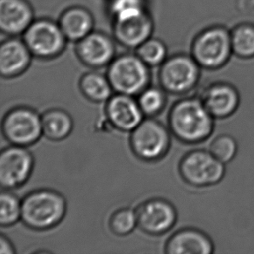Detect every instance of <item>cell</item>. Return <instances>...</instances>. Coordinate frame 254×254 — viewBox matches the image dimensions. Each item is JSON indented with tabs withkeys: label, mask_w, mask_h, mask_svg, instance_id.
<instances>
[{
	"label": "cell",
	"mask_w": 254,
	"mask_h": 254,
	"mask_svg": "<svg viewBox=\"0 0 254 254\" xmlns=\"http://www.w3.org/2000/svg\"><path fill=\"white\" fill-rule=\"evenodd\" d=\"M34 18L26 0H0V29L4 34H24Z\"/></svg>",
	"instance_id": "cell-18"
},
{
	"label": "cell",
	"mask_w": 254,
	"mask_h": 254,
	"mask_svg": "<svg viewBox=\"0 0 254 254\" xmlns=\"http://www.w3.org/2000/svg\"><path fill=\"white\" fill-rule=\"evenodd\" d=\"M110 10L115 20L134 17L147 10L144 0H111Z\"/></svg>",
	"instance_id": "cell-28"
},
{
	"label": "cell",
	"mask_w": 254,
	"mask_h": 254,
	"mask_svg": "<svg viewBox=\"0 0 254 254\" xmlns=\"http://www.w3.org/2000/svg\"><path fill=\"white\" fill-rule=\"evenodd\" d=\"M23 35L32 56L39 59H55L65 48L67 38L59 24L52 20L33 21Z\"/></svg>",
	"instance_id": "cell-9"
},
{
	"label": "cell",
	"mask_w": 254,
	"mask_h": 254,
	"mask_svg": "<svg viewBox=\"0 0 254 254\" xmlns=\"http://www.w3.org/2000/svg\"><path fill=\"white\" fill-rule=\"evenodd\" d=\"M113 30L114 36L120 45L127 48L137 49L151 38L154 23L146 10L134 17L115 20Z\"/></svg>",
	"instance_id": "cell-15"
},
{
	"label": "cell",
	"mask_w": 254,
	"mask_h": 254,
	"mask_svg": "<svg viewBox=\"0 0 254 254\" xmlns=\"http://www.w3.org/2000/svg\"><path fill=\"white\" fill-rule=\"evenodd\" d=\"M230 30L234 55L245 60L254 59V24L240 23Z\"/></svg>",
	"instance_id": "cell-22"
},
{
	"label": "cell",
	"mask_w": 254,
	"mask_h": 254,
	"mask_svg": "<svg viewBox=\"0 0 254 254\" xmlns=\"http://www.w3.org/2000/svg\"><path fill=\"white\" fill-rule=\"evenodd\" d=\"M43 136L50 141H60L69 137L74 127L69 113L59 108L45 110L41 115Z\"/></svg>",
	"instance_id": "cell-20"
},
{
	"label": "cell",
	"mask_w": 254,
	"mask_h": 254,
	"mask_svg": "<svg viewBox=\"0 0 254 254\" xmlns=\"http://www.w3.org/2000/svg\"><path fill=\"white\" fill-rule=\"evenodd\" d=\"M199 97L215 119H226L233 116L241 103L237 88L223 81L210 83L203 89Z\"/></svg>",
	"instance_id": "cell-13"
},
{
	"label": "cell",
	"mask_w": 254,
	"mask_h": 254,
	"mask_svg": "<svg viewBox=\"0 0 254 254\" xmlns=\"http://www.w3.org/2000/svg\"><path fill=\"white\" fill-rule=\"evenodd\" d=\"M201 69L192 55L172 56L160 66L159 83L170 95L189 94L199 84Z\"/></svg>",
	"instance_id": "cell-7"
},
{
	"label": "cell",
	"mask_w": 254,
	"mask_h": 254,
	"mask_svg": "<svg viewBox=\"0 0 254 254\" xmlns=\"http://www.w3.org/2000/svg\"><path fill=\"white\" fill-rule=\"evenodd\" d=\"M15 247L10 239L4 234L0 235V254H15Z\"/></svg>",
	"instance_id": "cell-29"
},
{
	"label": "cell",
	"mask_w": 254,
	"mask_h": 254,
	"mask_svg": "<svg viewBox=\"0 0 254 254\" xmlns=\"http://www.w3.org/2000/svg\"><path fill=\"white\" fill-rule=\"evenodd\" d=\"M0 225L10 227L21 220L22 199H19L11 190L3 189L0 196Z\"/></svg>",
	"instance_id": "cell-24"
},
{
	"label": "cell",
	"mask_w": 254,
	"mask_h": 254,
	"mask_svg": "<svg viewBox=\"0 0 254 254\" xmlns=\"http://www.w3.org/2000/svg\"><path fill=\"white\" fill-rule=\"evenodd\" d=\"M214 249L212 239L206 233L192 227L175 232L164 247L168 254H212Z\"/></svg>",
	"instance_id": "cell-16"
},
{
	"label": "cell",
	"mask_w": 254,
	"mask_h": 254,
	"mask_svg": "<svg viewBox=\"0 0 254 254\" xmlns=\"http://www.w3.org/2000/svg\"><path fill=\"white\" fill-rule=\"evenodd\" d=\"M1 129L10 145L28 148L43 136L41 115L31 107H14L3 116Z\"/></svg>",
	"instance_id": "cell-8"
},
{
	"label": "cell",
	"mask_w": 254,
	"mask_h": 254,
	"mask_svg": "<svg viewBox=\"0 0 254 254\" xmlns=\"http://www.w3.org/2000/svg\"><path fill=\"white\" fill-rule=\"evenodd\" d=\"M77 58L83 64L92 69H101L110 64L116 54L113 40L102 32H90L77 42Z\"/></svg>",
	"instance_id": "cell-14"
},
{
	"label": "cell",
	"mask_w": 254,
	"mask_h": 254,
	"mask_svg": "<svg viewBox=\"0 0 254 254\" xmlns=\"http://www.w3.org/2000/svg\"><path fill=\"white\" fill-rule=\"evenodd\" d=\"M162 87L148 86L137 96V102L142 113L146 117H155L165 109L168 97Z\"/></svg>",
	"instance_id": "cell-23"
},
{
	"label": "cell",
	"mask_w": 254,
	"mask_h": 254,
	"mask_svg": "<svg viewBox=\"0 0 254 254\" xmlns=\"http://www.w3.org/2000/svg\"><path fill=\"white\" fill-rule=\"evenodd\" d=\"M104 112L112 127L122 132H131L144 119L134 96L116 93L105 103Z\"/></svg>",
	"instance_id": "cell-12"
},
{
	"label": "cell",
	"mask_w": 254,
	"mask_h": 254,
	"mask_svg": "<svg viewBox=\"0 0 254 254\" xmlns=\"http://www.w3.org/2000/svg\"><path fill=\"white\" fill-rule=\"evenodd\" d=\"M34 156L25 147L10 145L0 153V185L2 189H19L29 181L34 169Z\"/></svg>",
	"instance_id": "cell-10"
},
{
	"label": "cell",
	"mask_w": 254,
	"mask_h": 254,
	"mask_svg": "<svg viewBox=\"0 0 254 254\" xmlns=\"http://www.w3.org/2000/svg\"><path fill=\"white\" fill-rule=\"evenodd\" d=\"M130 133L131 151L142 162H159L169 153L171 132L168 126L154 117L144 118Z\"/></svg>",
	"instance_id": "cell-4"
},
{
	"label": "cell",
	"mask_w": 254,
	"mask_h": 254,
	"mask_svg": "<svg viewBox=\"0 0 254 254\" xmlns=\"http://www.w3.org/2000/svg\"><path fill=\"white\" fill-rule=\"evenodd\" d=\"M109 227L112 234L117 236H126L138 227L136 210L124 207L115 211L109 220Z\"/></svg>",
	"instance_id": "cell-25"
},
{
	"label": "cell",
	"mask_w": 254,
	"mask_h": 254,
	"mask_svg": "<svg viewBox=\"0 0 254 254\" xmlns=\"http://www.w3.org/2000/svg\"><path fill=\"white\" fill-rule=\"evenodd\" d=\"M226 165L209 149H194L181 159L178 171L188 185L201 189L220 183L226 175Z\"/></svg>",
	"instance_id": "cell-6"
},
{
	"label": "cell",
	"mask_w": 254,
	"mask_h": 254,
	"mask_svg": "<svg viewBox=\"0 0 254 254\" xmlns=\"http://www.w3.org/2000/svg\"><path fill=\"white\" fill-rule=\"evenodd\" d=\"M66 212L64 196L53 189H37L22 199L21 221L31 230H51L62 222Z\"/></svg>",
	"instance_id": "cell-2"
},
{
	"label": "cell",
	"mask_w": 254,
	"mask_h": 254,
	"mask_svg": "<svg viewBox=\"0 0 254 254\" xmlns=\"http://www.w3.org/2000/svg\"><path fill=\"white\" fill-rule=\"evenodd\" d=\"M32 54L24 40L9 38L0 45V74L10 79L24 74L31 65Z\"/></svg>",
	"instance_id": "cell-17"
},
{
	"label": "cell",
	"mask_w": 254,
	"mask_h": 254,
	"mask_svg": "<svg viewBox=\"0 0 254 254\" xmlns=\"http://www.w3.org/2000/svg\"><path fill=\"white\" fill-rule=\"evenodd\" d=\"M191 55L202 69H221L234 55L230 29L213 24L199 31L192 40Z\"/></svg>",
	"instance_id": "cell-3"
},
{
	"label": "cell",
	"mask_w": 254,
	"mask_h": 254,
	"mask_svg": "<svg viewBox=\"0 0 254 254\" xmlns=\"http://www.w3.org/2000/svg\"><path fill=\"white\" fill-rule=\"evenodd\" d=\"M149 68L137 54H124L110 63L106 75L114 92L136 96L150 85Z\"/></svg>",
	"instance_id": "cell-5"
},
{
	"label": "cell",
	"mask_w": 254,
	"mask_h": 254,
	"mask_svg": "<svg viewBox=\"0 0 254 254\" xmlns=\"http://www.w3.org/2000/svg\"><path fill=\"white\" fill-rule=\"evenodd\" d=\"M138 227L145 234L160 236L169 233L177 221L175 206L162 198L145 200L136 209Z\"/></svg>",
	"instance_id": "cell-11"
},
{
	"label": "cell",
	"mask_w": 254,
	"mask_h": 254,
	"mask_svg": "<svg viewBox=\"0 0 254 254\" xmlns=\"http://www.w3.org/2000/svg\"><path fill=\"white\" fill-rule=\"evenodd\" d=\"M59 24L67 39L78 42L92 32L94 19L89 10L75 6L63 12Z\"/></svg>",
	"instance_id": "cell-19"
},
{
	"label": "cell",
	"mask_w": 254,
	"mask_h": 254,
	"mask_svg": "<svg viewBox=\"0 0 254 254\" xmlns=\"http://www.w3.org/2000/svg\"><path fill=\"white\" fill-rule=\"evenodd\" d=\"M208 149L220 162L227 164L236 157L237 141L230 134H220L213 139Z\"/></svg>",
	"instance_id": "cell-27"
},
{
	"label": "cell",
	"mask_w": 254,
	"mask_h": 254,
	"mask_svg": "<svg viewBox=\"0 0 254 254\" xmlns=\"http://www.w3.org/2000/svg\"><path fill=\"white\" fill-rule=\"evenodd\" d=\"M136 54L149 67H157L168 59V49L160 39L149 38L136 49Z\"/></svg>",
	"instance_id": "cell-26"
},
{
	"label": "cell",
	"mask_w": 254,
	"mask_h": 254,
	"mask_svg": "<svg viewBox=\"0 0 254 254\" xmlns=\"http://www.w3.org/2000/svg\"><path fill=\"white\" fill-rule=\"evenodd\" d=\"M79 89L86 99L94 103H106L114 93L107 75L96 71L83 74L80 78Z\"/></svg>",
	"instance_id": "cell-21"
},
{
	"label": "cell",
	"mask_w": 254,
	"mask_h": 254,
	"mask_svg": "<svg viewBox=\"0 0 254 254\" xmlns=\"http://www.w3.org/2000/svg\"><path fill=\"white\" fill-rule=\"evenodd\" d=\"M215 120L199 96H189L172 105L168 127L172 135L182 143L199 144L211 137Z\"/></svg>",
	"instance_id": "cell-1"
}]
</instances>
